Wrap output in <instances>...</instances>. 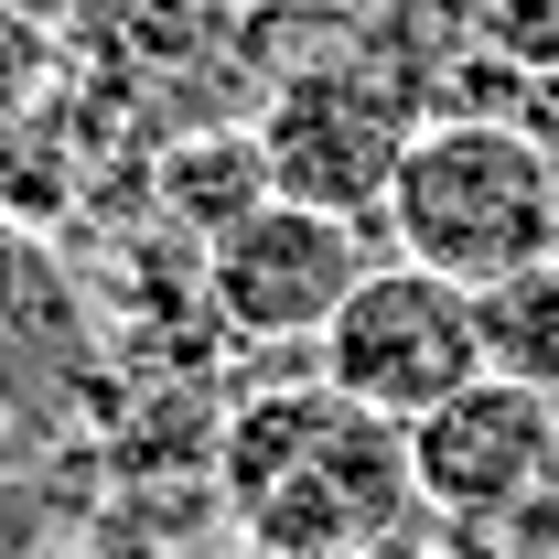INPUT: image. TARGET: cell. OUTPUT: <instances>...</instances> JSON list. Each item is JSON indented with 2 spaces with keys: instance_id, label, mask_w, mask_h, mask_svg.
Wrapping results in <instances>:
<instances>
[{
  "instance_id": "obj_1",
  "label": "cell",
  "mask_w": 559,
  "mask_h": 559,
  "mask_svg": "<svg viewBox=\"0 0 559 559\" xmlns=\"http://www.w3.org/2000/svg\"><path fill=\"white\" fill-rule=\"evenodd\" d=\"M215 495L248 527V549L280 559H377L409 538V516H430L409 474V430L323 377L259 388L215 430Z\"/></svg>"
},
{
  "instance_id": "obj_2",
  "label": "cell",
  "mask_w": 559,
  "mask_h": 559,
  "mask_svg": "<svg viewBox=\"0 0 559 559\" xmlns=\"http://www.w3.org/2000/svg\"><path fill=\"white\" fill-rule=\"evenodd\" d=\"M377 226H388L399 259L463 280V290L538 270V259H559V151L527 119H495V108L430 119L409 140Z\"/></svg>"
},
{
  "instance_id": "obj_3",
  "label": "cell",
  "mask_w": 559,
  "mask_h": 559,
  "mask_svg": "<svg viewBox=\"0 0 559 559\" xmlns=\"http://www.w3.org/2000/svg\"><path fill=\"white\" fill-rule=\"evenodd\" d=\"M248 130L270 151V194L377 226V215H388V183H399V162H409V140L430 130V119H419V97L388 66L323 55V66L280 75L270 108H259Z\"/></svg>"
},
{
  "instance_id": "obj_4",
  "label": "cell",
  "mask_w": 559,
  "mask_h": 559,
  "mask_svg": "<svg viewBox=\"0 0 559 559\" xmlns=\"http://www.w3.org/2000/svg\"><path fill=\"white\" fill-rule=\"evenodd\" d=\"M312 377L366 399L377 419H430L452 388L485 377V323H474V290L419 259H377V270L345 290V312L323 323L312 345Z\"/></svg>"
},
{
  "instance_id": "obj_5",
  "label": "cell",
  "mask_w": 559,
  "mask_h": 559,
  "mask_svg": "<svg viewBox=\"0 0 559 559\" xmlns=\"http://www.w3.org/2000/svg\"><path fill=\"white\" fill-rule=\"evenodd\" d=\"M377 270L366 259V226L323 205H290L270 194L259 215H237L205 248V301L237 345H323V323L345 312V290Z\"/></svg>"
},
{
  "instance_id": "obj_6",
  "label": "cell",
  "mask_w": 559,
  "mask_h": 559,
  "mask_svg": "<svg viewBox=\"0 0 559 559\" xmlns=\"http://www.w3.org/2000/svg\"><path fill=\"white\" fill-rule=\"evenodd\" d=\"M409 474L419 506L452 527H506L559 485V399L516 388V377H474L430 419H409Z\"/></svg>"
},
{
  "instance_id": "obj_7",
  "label": "cell",
  "mask_w": 559,
  "mask_h": 559,
  "mask_svg": "<svg viewBox=\"0 0 559 559\" xmlns=\"http://www.w3.org/2000/svg\"><path fill=\"white\" fill-rule=\"evenodd\" d=\"M270 205V151H259V130H194L162 151V215L194 237V248H215L237 215Z\"/></svg>"
},
{
  "instance_id": "obj_8",
  "label": "cell",
  "mask_w": 559,
  "mask_h": 559,
  "mask_svg": "<svg viewBox=\"0 0 559 559\" xmlns=\"http://www.w3.org/2000/svg\"><path fill=\"white\" fill-rule=\"evenodd\" d=\"M474 323H485V377H516V388L559 399V259L485 280Z\"/></svg>"
},
{
  "instance_id": "obj_9",
  "label": "cell",
  "mask_w": 559,
  "mask_h": 559,
  "mask_svg": "<svg viewBox=\"0 0 559 559\" xmlns=\"http://www.w3.org/2000/svg\"><path fill=\"white\" fill-rule=\"evenodd\" d=\"M55 559H162V538H140V527H86V538H66Z\"/></svg>"
},
{
  "instance_id": "obj_10",
  "label": "cell",
  "mask_w": 559,
  "mask_h": 559,
  "mask_svg": "<svg viewBox=\"0 0 559 559\" xmlns=\"http://www.w3.org/2000/svg\"><path fill=\"white\" fill-rule=\"evenodd\" d=\"M237 559H280V549H237Z\"/></svg>"
}]
</instances>
